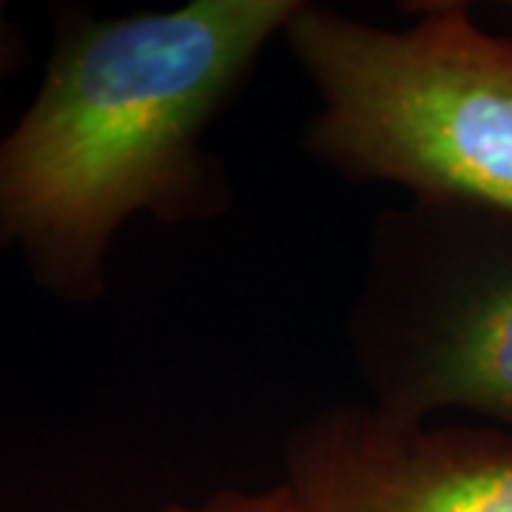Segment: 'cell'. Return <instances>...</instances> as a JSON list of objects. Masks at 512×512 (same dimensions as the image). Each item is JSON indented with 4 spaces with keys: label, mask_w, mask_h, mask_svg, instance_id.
Masks as SVG:
<instances>
[{
    "label": "cell",
    "mask_w": 512,
    "mask_h": 512,
    "mask_svg": "<svg viewBox=\"0 0 512 512\" xmlns=\"http://www.w3.org/2000/svg\"><path fill=\"white\" fill-rule=\"evenodd\" d=\"M23 63V37L9 20L6 3H0V83Z\"/></svg>",
    "instance_id": "8992f818"
},
{
    "label": "cell",
    "mask_w": 512,
    "mask_h": 512,
    "mask_svg": "<svg viewBox=\"0 0 512 512\" xmlns=\"http://www.w3.org/2000/svg\"><path fill=\"white\" fill-rule=\"evenodd\" d=\"M282 484L302 512H512V430L330 407L288 436Z\"/></svg>",
    "instance_id": "277c9868"
},
{
    "label": "cell",
    "mask_w": 512,
    "mask_h": 512,
    "mask_svg": "<svg viewBox=\"0 0 512 512\" xmlns=\"http://www.w3.org/2000/svg\"><path fill=\"white\" fill-rule=\"evenodd\" d=\"M299 0H191L74 20L32 106L0 137V248L69 305L106 291L134 217L211 220L228 205L205 134Z\"/></svg>",
    "instance_id": "6da1fadb"
},
{
    "label": "cell",
    "mask_w": 512,
    "mask_h": 512,
    "mask_svg": "<svg viewBox=\"0 0 512 512\" xmlns=\"http://www.w3.org/2000/svg\"><path fill=\"white\" fill-rule=\"evenodd\" d=\"M282 37L319 100L305 134L313 157L413 200L512 217L510 37L461 3L382 29L302 0Z\"/></svg>",
    "instance_id": "7a4b0ae2"
},
{
    "label": "cell",
    "mask_w": 512,
    "mask_h": 512,
    "mask_svg": "<svg viewBox=\"0 0 512 512\" xmlns=\"http://www.w3.org/2000/svg\"><path fill=\"white\" fill-rule=\"evenodd\" d=\"M350 339L373 407L512 430V217L430 200L384 214Z\"/></svg>",
    "instance_id": "3957f363"
},
{
    "label": "cell",
    "mask_w": 512,
    "mask_h": 512,
    "mask_svg": "<svg viewBox=\"0 0 512 512\" xmlns=\"http://www.w3.org/2000/svg\"><path fill=\"white\" fill-rule=\"evenodd\" d=\"M163 512H302L285 484L268 490H220L191 504H168Z\"/></svg>",
    "instance_id": "5b68a950"
}]
</instances>
